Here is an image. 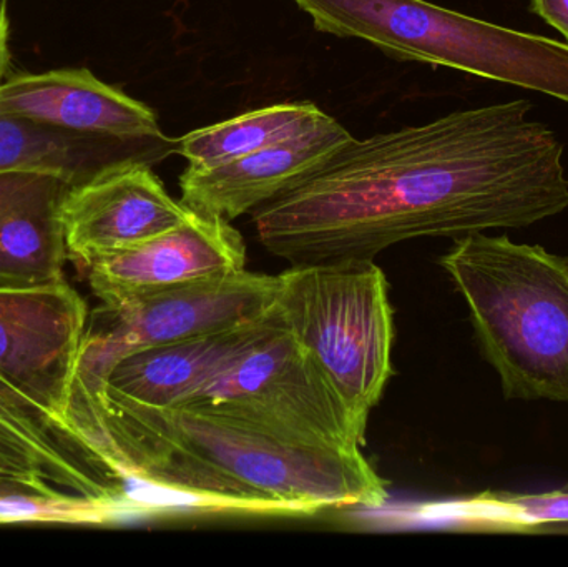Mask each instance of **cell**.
<instances>
[{
  "instance_id": "6da1fadb",
  "label": "cell",
  "mask_w": 568,
  "mask_h": 567,
  "mask_svg": "<svg viewBox=\"0 0 568 567\" xmlns=\"http://www.w3.org/2000/svg\"><path fill=\"white\" fill-rule=\"evenodd\" d=\"M529 100L353 139L253 212L291 265L374 260L424 236L526 229L568 209L564 145Z\"/></svg>"
},
{
  "instance_id": "7a4b0ae2",
  "label": "cell",
  "mask_w": 568,
  "mask_h": 567,
  "mask_svg": "<svg viewBox=\"0 0 568 567\" xmlns=\"http://www.w3.org/2000/svg\"><path fill=\"white\" fill-rule=\"evenodd\" d=\"M69 423L126 483L190 505L260 515L379 508L387 483L363 452L329 448L210 409L152 408L100 386Z\"/></svg>"
},
{
  "instance_id": "3957f363",
  "label": "cell",
  "mask_w": 568,
  "mask_h": 567,
  "mask_svg": "<svg viewBox=\"0 0 568 567\" xmlns=\"http://www.w3.org/2000/svg\"><path fill=\"white\" fill-rule=\"evenodd\" d=\"M439 265L469 306L504 398L568 405V256L479 232L456 239Z\"/></svg>"
},
{
  "instance_id": "277c9868",
  "label": "cell",
  "mask_w": 568,
  "mask_h": 567,
  "mask_svg": "<svg viewBox=\"0 0 568 567\" xmlns=\"http://www.w3.org/2000/svg\"><path fill=\"white\" fill-rule=\"evenodd\" d=\"M276 312L357 418L393 376L394 310L374 260L301 263L278 275Z\"/></svg>"
},
{
  "instance_id": "5b68a950",
  "label": "cell",
  "mask_w": 568,
  "mask_h": 567,
  "mask_svg": "<svg viewBox=\"0 0 568 567\" xmlns=\"http://www.w3.org/2000/svg\"><path fill=\"white\" fill-rule=\"evenodd\" d=\"M175 408L210 409L346 452L366 445L367 423L354 415L283 320Z\"/></svg>"
},
{
  "instance_id": "8992f818",
  "label": "cell",
  "mask_w": 568,
  "mask_h": 567,
  "mask_svg": "<svg viewBox=\"0 0 568 567\" xmlns=\"http://www.w3.org/2000/svg\"><path fill=\"white\" fill-rule=\"evenodd\" d=\"M278 275L248 270L103 305L87 325L72 396L100 388L110 368L139 350L262 318L275 306Z\"/></svg>"
},
{
  "instance_id": "52a82bcc",
  "label": "cell",
  "mask_w": 568,
  "mask_h": 567,
  "mask_svg": "<svg viewBox=\"0 0 568 567\" xmlns=\"http://www.w3.org/2000/svg\"><path fill=\"white\" fill-rule=\"evenodd\" d=\"M87 325V303L65 279L0 285V376L69 426Z\"/></svg>"
},
{
  "instance_id": "ba28073f",
  "label": "cell",
  "mask_w": 568,
  "mask_h": 567,
  "mask_svg": "<svg viewBox=\"0 0 568 567\" xmlns=\"http://www.w3.org/2000/svg\"><path fill=\"white\" fill-rule=\"evenodd\" d=\"M190 213L182 200L166 192L149 162L119 163L67 192L62 203L67 256L90 269L175 229Z\"/></svg>"
},
{
  "instance_id": "9c48e42d",
  "label": "cell",
  "mask_w": 568,
  "mask_h": 567,
  "mask_svg": "<svg viewBox=\"0 0 568 567\" xmlns=\"http://www.w3.org/2000/svg\"><path fill=\"white\" fill-rule=\"evenodd\" d=\"M245 269V240L232 222L192 210L175 229L100 260L85 272L103 305H120Z\"/></svg>"
},
{
  "instance_id": "30bf717a",
  "label": "cell",
  "mask_w": 568,
  "mask_h": 567,
  "mask_svg": "<svg viewBox=\"0 0 568 567\" xmlns=\"http://www.w3.org/2000/svg\"><path fill=\"white\" fill-rule=\"evenodd\" d=\"M354 136L333 117L316 129L212 169L186 166L182 203L203 215L232 220L255 212L326 162Z\"/></svg>"
},
{
  "instance_id": "8fae6325",
  "label": "cell",
  "mask_w": 568,
  "mask_h": 567,
  "mask_svg": "<svg viewBox=\"0 0 568 567\" xmlns=\"http://www.w3.org/2000/svg\"><path fill=\"white\" fill-rule=\"evenodd\" d=\"M282 323L275 306L262 318L193 338L139 350L120 358L102 385L152 408H175Z\"/></svg>"
},
{
  "instance_id": "7c38bea8",
  "label": "cell",
  "mask_w": 568,
  "mask_h": 567,
  "mask_svg": "<svg viewBox=\"0 0 568 567\" xmlns=\"http://www.w3.org/2000/svg\"><path fill=\"white\" fill-rule=\"evenodd\" d=\"M0 113L125 139L165 140L149 105L87 69L22 73L3 80Z\"/></svg>"
},
{
  "instance_id": "4fadbf2b",
  "label": "cell",
  "mask_w": 568,
  "mask_h": 567,
  "mask_svg": "<svg viewBox=\"0 0 568 567\" xmlns=\"http://www.w3.org/2000/svg\"><path fill=\"white\" fill-rule=\"evenodd\" d=\"M70 185L33 170H0V285L65 279L62 203Z\"/></svg>"
},
{
  "instance_id": "5bb4252c",
  "label": "cell",
  "mask_w": 568,
  "mask_h": 567,
  "mask_svg": "<svg viewBox=\"0 0 568 567\" xmlns=\"http://www.w3.org/2000/svg\"><path fill=\"white\" fill-rule=\"evenodd\" d=\"M169 140L125 139L0 113V170H33L70 186L130 160L152 162Z\"/></svg>"
},
{
  "instance_id": "9a60e30c",
  "label": "cell",
  "mask_w": 568,
  "mask_h": 567,
  "mask_svg": "<svg viewBox=\"0 0 568 567\" xmlns=\"http://www.w3.org/2000/svg\"><path fill=\"white\" fill-rule=\"evenodd\" d=\"M0 435L19 443L47 466L59 485L75 495L129 499L120 478L69 425L40 408L0 376Z\"/></svg>"
},
{
  "instance_id": "2e32d148",
  "label": "cell",
  "mask_w": 568,
  "mask_h": 567,
  "mask_svg": "<svg viewBox=\"0 0 568 567\" xmlns=\"http://www.w3.org/2000/svg\"><path fill=\"white\" fill-rule=\"evenodd\" d=\"M326 113L311 102L278 103L203 126L176 140L192 169H212L316 129Z\"/></svg>"
},
{
  "instance_id": "e0dca14e",
  "label": "cell",
  "mask_w": 568,
  "mask_h": 567,
  "mask_svg": "<svg viewBox=\"0 0 568 567\" xmlns=\"http://www.w3.org/2000/svg\"><path fill=\"white\" fill-rule=\"evenodd\" d=\"M470 528L568 535V483L544 493L484 492L457 505Z\"/></svg>"
},
{
  "instance_id": "ac0fdd59",
  "label": "cell",
  "mask_w": 568,
  "mask_h": 567,
  "mask_svg": "<svg viewBox=\"0 0 568 567\" xmlns=\"http://www.w3.org/2000/svg\"><path fill=\"white\" fill-rule=\"evenodd\" d=\"M129 499L92 498L75 493H0V523L100 526L136 513Z\"/></svg>"
},
{
  "instance_id": "d6986e66",
  "label": "cell",
  "mask_w": 568,
  "mask_h": 567,
  "mask_svg": "<svg viewBox=\"0 0 568 567\" xmlns=\"http://www.w3.org/2000/svg\"><path fill=\"white\" fill-rule=\"evenodd\" d=\"M63 489L47 466L19 443L0 435V493L53 495ZM83 496V495H82Z\"/></svg>"
},
{
  "instance_id": "ffe728a7",
  "label": "cell",
  "mask_w": 568,
  "mask_h": 567,
  "mask_svg": "<svg viewBox=\"0 0 568 567\" xmlns=\"http://www.w3.org/2000/svg\"><path fill=\"white\" fill-rule=\"evenodd\" d=\"M532 12L556 27L568 43V0H530Z\"/></svg>"
},
{
  "instance_id": "44dd1931",
  "label": "cell",
  "mask_w": 568,
  "mask_h": 567,
  "mask_svg": "<svg viewBox=\"0 0 568 567\" xmlns=\"http://www.w3.org/2000/svg\"><path fill=\"white\" fill-rule=\"evenodd\" d=\"M9 37H10L9 12H7V6H0V83L3 82V77H6L7 67H9V60H10Z\"/></svg>"
},
{
  "instance_id": "7402d4cb",
  "label": "cell",
  "mask_w": 568,
  "mask_h": 567,
  "mask_svg": "<svg viewBox=\"0 0 568 567\" xmlns=\"http://www.w3.org/2000/svg\"><path fill=\"white\" fill-rule=\"evenodd\" d=\"M9 3V0H0V6H7Z\"/></svg>"
}]
</instances>
